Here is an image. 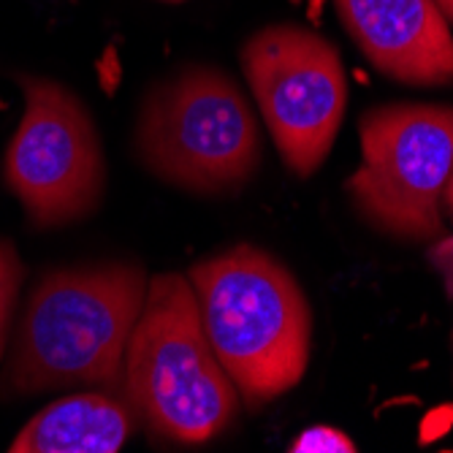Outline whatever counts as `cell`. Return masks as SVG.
I'll list each match as a JSON object with an SVG mask.
<instances>
[{
  "label": "cell",
  "mask_w": 453,
  "mask_h": 453,
  "mask_svg": "<svg viewBox=\"0 0 453 453\" xmlns=\"http://www.w3.org/2000/svg\"><path fill=\"white\" fill-rule=\"evenodd\" d=\"M147 274L128 261L55 269L30 291L12 356L9 394L104 386L126 391V353L147 299Z\"/></svg>",
  "instance_id": "6da1fadb"
},
{
  "label": "cell",
  "mask_w": 453,
  "mask_h": 453,
  "mask_svg": "<svg viewBox=\"0 0 453 453\" xmlns=\"http://www.w3.org/2000/svg\"><path fill=\"white\" fill-rule=\"evenodd\" d=\"M188 280L207 340L247 407L288 394L304 378L312 310L277 258L236 244L196 264Z\"/></svg>",
  "instance_id": "7a4b0ae2"
},
{
  "label": "cell",
  "mask_w": 453,
  "mask_h": 453,
  "mask_svg": "<svg viewBox=\"0 0 453 453\" xmlns=\"http://www.w3.org/2000/svg\"><path fill=\"white\" fill-rule=\"evenodd\" d=\"M126 394L142 424L169 442H207L236 418V386L207 340L188 277L166 272L147 282L126 353Z\"/></svg>",
  "instance_id": "3957f363"
},
{
  "label": "cell",
  "mask_w": 453,
  "mask_h": 453,
  "mask_svg": "<svg viewBox=\"0 0 453 453\" xmlns=\"http://www.w3.org/2000/svg\"><path fill=\"white\" fill-rule=\"evenodd\" d=\"M136 152L163 182L193 193L242 188L261 166V128L236 81L212 65H185L147 93Z\"/></svg>",
  "instance_id": "277c9868"
},
{
  "label": "cell",
  "mask_w": 453,
  "mask_h": 453,
  "mask_svg": "<svg viewBox=\"0 0 453 453\" xmlns=\"http://www.w3.org/2000/svg\"><path fill=\"white\" fill-rule=\"evenodd\" d=\"M361 166L345 182L358 215L396 239H434L453 172V106L388 104L361 114Z\"/></svg>",
  "instance_id": "5b68a950"
},
{
  "label": "cell",
  "mask_w": 453,
  "mask_h": 453,
  "mask_svg": "<svg viewBox=\"0 0 453 453\" xmlns=\"http://www.w3.org/2000/svg\"><path fill=\"white\" fill-rule=\"evenodd\" d=\"M242 71L285 166L299 177L315 174L348 106L337 47L307 27L272 25L247 38Z\"/></svg>",
  "instance_id": "8992f818"
},
{
  "label": "cell",
  "mask_w": 453,
  "mask_h": 453,
  "mask_svg": "<svg viewBox=\"0 0 453 453\" xmlns=\"http://www.w3.org/2000/svg\"><path fill=\"white\" fill-rule=\"evenodd\" d=\"M25 114L4 157L6 188L33 226L55 228L98 210L106 163L96 122L60 81L22 76Z\"/></svg>",
  "instance_id": "52a82bcc"
},
{
  "label": "cell",
  "mask_w": 453,
  "mask_h": 453,
  "mask_svg": "<svg viewBox=\"0 0 453 453\" xmlns=\"http://www.w3.org/2000/svg\"><path fill=\"white\" fill-rule=\"evenodd\" d=\"M337 12L383 76L416 88L453 85V35L434 0H337Z\"/></svg>",
  "instance_id": "ba28073f"
},
{
  "label": "cell",
  "mask_w": 453,
  "mask_h": 453,
  "mask_svg": "<svg viewBox=\"0 0 453 453\" xmlns=\"http://www.w3.org/2000/svg\"><path fill=\"white\" fill-rule=\"evenodd\" d=\"M142 424L126 391H81L47 404L22 426L12 453H117Z\"/></svg>",
  "instance_id": "9c48e42d"
},
{
  "label": "cell",
  "mask_w": 453,
  "mask_h": 453,
  "mask_svg": "<svg viewBox=\"0 0 453 453\" xmlns=\"http://www.w3.org/2000/svg\"><path fill=\"white\" fill-rule=\"evenodd\" d=\"M22 264L17 258V250L12 242L0 239V356H4L6 340H9V326L14 318V307L19 299V285H22Z\"/></svg>",
  "instance_id": "30bf717a"
},
{
  "label": "cell",
  "mask_w": 453,
  "mask_h": 453,
  "mask_svg": "<svg viewBox=\"0 0 453 453\" xmlns=\"http://www.w3.org/2000/svg\"><path fill=\"white\" fill-rule=\"evenodd\" d=\"M294 453H353L356 445L348 434L332 429V426H315L310 432H304L294 448Z\"/></svg>",
  "instance_id": "8fae6325"
},
{
  "label": "cell",
  "mask_w": 453,
  "mask_h": 453,
  "mask_svg": "<svg viewBox=\"0 0 453 453\" xmlns=\"http://www.w3.org/2000/svg\"><path fill=\"white\" fill-rule=\"evenodd\" d=\"M434 6L445 17V22H453V0H434Z\"/></svg>",
  "instance_id": "7c38bea8"
},
{
  "label": "cell",
  "mask_w": 453,
  "mask_h": 453,
  "mask_svg": "<svg viewBox=\"0 0 453 453\" xmlns=\"http://www.w3.org/2000/svg\"><path fill=\"white\" fill-rule=\"evenodd\" d=\"M445 198H448V207H450V212H453V172H450L448 185H445Z\"/></svg>",
  "instance_id": "4fadbf2b"
},
{
  "label": "cell",
  "mask_w": 453,
  "mask_h": 453,
  "mask_svg": "<svg viewBox=\"0 0 453 453\" xmlns=\"http://www.w3.org/2000/svg\"><path fill=\"white\" fill-rule=\"evenodd\" d=\"M169 4H180V0H169Z\"/></svg>",
  "instance_id": "5bb4252c"
}]
</instances>
